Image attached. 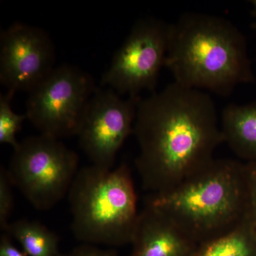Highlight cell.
<instances>
[{
  "label": "cell",
  "mask_w": 256,
  "mask_h": 256,
  "mask_svg": "<svg viewBox=\"0 0 256 256\" xmlns=\"http://www.w3.org/2000/svg\"><path fill=\"white\" fill-rule=\"evenodd\" d=\"M136 164L143 188L160 194L210 164L224 142L214 102L202 90L172 82L138 104Z\"/></svg>",
  "instance_id": "cell-1"
},
{
  "label": "cell",
  "mask_w": 256,
  "mask_h": 256,
  "mask_svg": "<svg viewBox=\"0 0 256 256\" xmlns=\"http://www.w3.org/2000/svg\"><path fill=\"white\" fill-rule=\"evenodd\" d=\"M164 66L178 85L218 96L255 82L245 37L230 22L214 15L185 13L170 24Z\"/></svg>",
  "instance_id": "cell-2"
},
{
  "label": "cell",
  "mask_w": 256,
  "mask_h": 256,
  "mask_svg": "<svg viewBox=\"0 0 256 256\" xmlns=\"http://www.w3.org/2000/svg\"><path fill=\"white\" fill-rule=\"evenodd\" d=\"M198 245L233 230L247 218L246 164L214 160L174 188L148 198Z\"/></svg>",
  "instance_id": "cell-3"
},
{
  "label": "cell",
  "mask_w": 256,
  "mask_h": 256,
  "mask_svg": "<svg viewBox=\"0 0 256 256\" xmlns=\"http://www.w3.org/2000/svg\"><path fill=\"white\" fill-rule=\"evenodd\" d=\"M68 200L72 230L84 244L116 247L132 244L140 213L127 164L114 170L92 164L79 170Z\"/></svg>",
  "instance_id": "cell-4"
},
{
  "label": "cell",
  "mask_w": 256,
  "mask_h": 256,
  "mask_svg": "<svg viewBox=\"0 0 256 256\" xmlns=\"http://www.w3.org/2000/svg\"><path fill=\"white\" fill-rule=\"evenodd\" d=\"M78 162V154L60 140L40 134L20 143L6 170L13 186L32 206L46 210L68 193Z\"/></svg>",
  "instance_id": "cell-5"
},
{
  "label": "cell",
  "mask_w": 256,
  "mask_h": 256,
  "mask_svg": "<svg viewBox=\"0 0 256 256\" xmlns=\"http://www.w3.org/2000/svg\"><path fill=\"white\" fill-rule=\"evenodd\" d=\"M96 88L86 72L72 66L56 67L28 92L26 119L44 136H78Z\"/></svg>",
  "instance_id": "cell-6"
},
{
  "label": "cell",
  "mask_w": 256,
  "mask_h": 256,
  "mask_svg": "<svg viewBox=\"0 0 256 256\" xmlns=\"http://www.w3.org/2000/svg\"><path fill=\"white\" fill-rule=\"evenodd\" d=\"M169 28L170 24L156 18L138 21L114 54L102 76V86L129 97L144 90L154 92L165 65Z\"/></svg>",
  "instance_id": "cell-7"
},
{
  "label": "cell",
  "mask_w": 256,
  "mask_h": 256,
  "mask_svg": "<svg viewBox=\"0 0 256 256\" xmlns=\"http://www.w3.org/2000/svg\"><path fill=\"white\" fill-rule=\"evenodd\" d=\"M138 96L124 99L112 89L96 88L78 133L92 165L112 169L117 153L134 131Z\"/></svg>",
  "instance_id": "cell-8"
},
{
  "label": "cell",
  "mask_w": 256,
  "mask_h": 256,
  "mask_svg": "<svg viewBox=\"0 0 256 256\" xmlns=\"http://www.w3.org/2000/svg\"><path fill=\"white\" fill-rule=\"evenodd\" d=\"M54 46L41 28L16 23L0 36V80L9 92H30L56 68Z\"/></svg>",
  "instance_id": "cell-9"
},
{
  "label": "cell",
  "mask_w": 256,
  "mask_h": 256,
  "mask_svg": "<svg viewBox=\"0 0 256 256\" xmlns=\"http://www.w3.org/2000/svg\"><path fill=\"white\" fill-rule=\"evenodd\" d=\"M131 256H196L200 245L164 213L146 203L140 213Z\"/></svg>",
  "instance_id": "cell-10"
},
{
  "label": "cell",
  "mask_w": 256,
  "mask_h": 256,
  "mask_svg": "<svg viewBox=\"0 0 256 256\" xmlns=\"http://www.w3.org/2000/svg\"><path fill=\"white\" fill-rule=\"evenodd\" d=\"M220 128L224 142L236 156L247 162H256V102L226 106Z\"/></svg>",
  "instance_id": "cell-11"
},
{
  "label": "cell",
  "mask_w": 256,
  "mask_h": 256,
  "mask_svg": "<svg viewBox=\"0 0 256 256\" xmlns=\"http://www.w3.org/2000/svg\"><path fill=\"white\" fill-rule=\"evenodd\" d=\"M4 233L16 239L28 256H60L58 236L38 222L22 220L8 224Z\"/></svg>",
  "instance_id": "cell-12"
},
{
  "label": "cell",
  "mask_w": 256,
  "mask_h": 256,
  "mask_svg": "<svg viewBox=\"0 0 256 256\" xmlns=\"http://www.w3.org/2000/svg\"><path fill=\"white\" fill-rule=\"evenodd\" d=\"M196 256H256V228L248 218L229 233L200 244Z\"/></svg>",
  "instance_id": "cell-13"
},
{
  "label": "cell",
  "mask_w": 256,
  "mask_h": 256,
  "mask_svg": "<svg viewBox=\"0 0 256 256\" xmlns=\"http://www.w3.org/2000/svg\"><path fill=\"white\" fill-rule=\"evenodd\" d=\"M15 92H9L0 96V142L10 144L14 150L20 146L16 136L22 128L26 114H16L12 108L11 102Z\"/></svg>",
  "instance_id": "cell-14"
},
{
  "label": "cell",
  "mask_w": 256,
  "mask_h": 256,
  "mask_svg": "<svg viewBox=\"0 0 256 256\" xmlns=\"http://www.w3.org/2000/svg\"><path fill=\"white\" fill-rule=\"evenodd\" d=\"M12 186L8 170L2 166L0 169V228L3 232L10 224V217L13 210Z\"/></svg>",
  "instance_id": "cell-15"
},
{
  "label": "cell",
  "mask_w": 256,
  "mask_h": 256,
  "mask_svg": "<svg viewBox=\"0 0 256 256\" xmlns=\"http://www.w3.org/2000/svg\"><path fill=\"white\" fill-rule=\"evenodd\" d=\"M248 188V218L256 228V162L246 164Z\"/></svg>",
  "instance_id": "cell-16"
},
{
  "label": "cell",
  "mask_w": 256,
  "mask_h": 256,
  "mask_svg": "<svg viewBox=\"0 0 256 256\" xmlns=\"http://www.w3.org/2000/svg\"><path fill=\"white\" fill-rule=\"evenodd\" d=\"M60 256H119L114 249L100 248L94 245L82 244L74 248L70 252L65 254H60Z\"/></svg>",
  "instance_id": "cell-17"
},
{
  "label": "cell",
  "mask_w": 256,
  "mask_h": 256,
  "mask_svg": "<svg viewBox=\"0 0 256 256\" xmlns=\"http://www.w3.org/2000/svg\"><path fill=\"white\" fill-rule=\"evenodd\" d=\"M0 256H28L15 246L8 234H4L0 238Z\"/></svg>",
  "instance_id": "cell-18"
},
{
  "label": "cell",
  "mask_w": 256,
  "mask_h": 256,
  "mask_svg": "<svg viewBox=\"0 0 256 256\" xmlns=\"http://www.w3.org/2000/svg\"><path fill=\"white\" fill-rule=\"evenodd\" d=\"M252 18H254V22H252V26L256 31V0H254V1L252 2Z\"/></svg>",
  "instance_id": "cell-19"
}]
</instances>
